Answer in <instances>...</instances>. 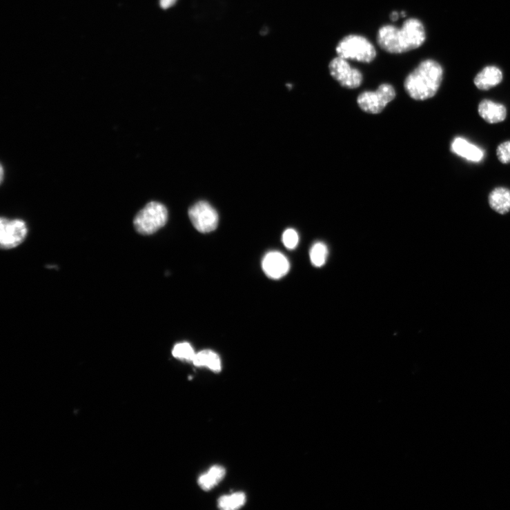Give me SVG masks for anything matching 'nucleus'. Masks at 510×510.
I'll list each match as a JSON object with an SVG mask.
<instances>
[{
  "label": "nucleus",
  "instance_id": "obj_3",
  "mask_svg": "<svg viewBox=\"0 0 510 510\" xmlns=\"http://www.w3.org/2000/svg\"><path fill=\"white\" fill-rule=\"evenodd\" d=\"M338 57L369 63L377 57V50L371 41L363 36L351 35L344 37L337 44Z\"/></svg>",
  "mask_w": 510,
  "mask_h": 510
},
{
  "label": "nucleus",
  "instance_id": "obj_23",
  "mask_svg": "<svg viewBox=\"0 0 510 510\" xmlns=\"http://www.w3.org/2000/svg\"><path fill=\"white\" fill-rule=\"evenodd\" d=\"M3 171H4V170H3V166H2V167H1V181H2V182H3Z\"/></svg>",
  "mask_w": 510,
  "mask_h": 510
},
{
  "label": "nucleus",
  "instance_id": "obj_11",
  "mask_svg": "<svg viewBox=\"0 0 510 510\" xmlns=\"http://www.w3.org/2000/svg\"><path fill=\"white\" fill-rule=\"evenodd\" d=\"M502 79V70L497 66H489L476 75L473 82L478 90L487 91L500 85Z\"/></svg>",
  "mask_w": 510,
  "mask_h": 510
},
{
  "label": "nucleus",
  "instance_id": "obj_16",
  "mask_svg": "<svg viewBox=\"0 0 510 510\" xmlns=\"http://www.w3.org/2000/svg\"><path fill=\"white\" fill-rule=\"evenodd\" d=\"M246 496L244 493H235L230 496L220 498L218 504L220 509L224 510H235L244 506Z\"/></svg>",
  "mask_w": 510,
  "mask_h": 510
},
{
  "label": "nucleus",
  "instance_id": "obj_22",
  "mask_svg": "<svg viewBox=\"0 0 510 510\" xmlns=\"http://www.w3.org/2000/svg\"><path fill=\"white\" fill-rule=\"evenodd\" d=\"M399 17H400V16H399V14H398V12H393L391 13V20H392L393 21H397V20L398 19V18H399Z\"/></svg>",
  "mask_w": 510,
  "mask_h": 510
},
{
  "label": "nucleus",
  "instance_id": "obj_5",
  "mask_svg": "<svg viewBox=\"0 0 510 510\" xmlns=\"http://www.w3.org/2000/svg\"><path fill=\"white\" fill-rule=\"evenodd\" d=\"M396 96L394 88L390 84H382L374 91L362 92L357 99V103L364 112L377 115L380 114Z\"/></svg>",
  "mask_w": 510,
  "mask_h": 510
},
{
  "label": "nucleus",
  "instance_id": "obj_20",
  "mask_svg": "<svg viewBox=\"0 0 510 510\" xmlns=\"http://www.w3.org/2000/svg\"><path fill=\"white\" fill-rule=\"evenodd\" d=\"M496 153L501 164H510V141L501 144L498 147Z\"/></svg>",
  "mask_w": 510,
  "mask_h": 510
},
{
  "label": "nucleus",
  "instance_id": "obj_2",
  "mask_svg": "<svg viewBox=\"0 0 510 510\" xmlns=\"http://www.w3.org/2000/svg\"><path fill=\"white\" fill-rule=\"evenodd\" d=\"M444 69L436 61H422L406 77L404 88L415 100L424 101L435 97L443 79Z\"/></svg>",
  "mask_w": 510,
  "mask_h": 510
},
{
  "label": "nucleus",
  "instance_id": "obj_6",
  "mask_svg": "<svg viewBox=\"0 0 510 510\" xmlns=\"http://www.w3.org/2000/svg\"><path fill=\"white\" fill-rule=\"evenodd\" d=\"M331 76L340 86L346 89H356L363 82L362 73L340 57L333 59L329 64Z\"/></svg>",
  "mask_w": 510,
  "mask_h": 510
},
{
  "label": "nucleus",
  "instance_id": "obj_9",
  "mask_svg": "<svg viewBox=\"0 0 510 510\" xmlns=\"http://www.w3.org/2000/svg\"><path fill=\"white\" fill-rule=\"evenodd\" d=\"M262 264L265 275L273 279L284 277L290 269L288 259L282 253L276 251L267 253Z\"/></svg>",
  "mask_w": 510,
  "mask_h": 510
},
{
  "label": "nucleus",
  "instance_id": "obj_21",
  "mask_svg": "<svg viewBox=\"0 0 510 510\" xmlns=\"http://www.w3.org/2000/svg\"><path fill=\"white\" fill-rule=\"evenodd\" d=\"M177 0H159V6L164 10H168L175 6Z\"/></svg>",
  "mask_w": 510,
  "mask_h": 510
},
{
  "label": "nucleus",
  "instance_id": "obj_17",
  "mask_svg": "<svg viewBox=\"0 0 510 510\" xmlns=\"http://www.w3.org/2000/svg\"><path fill=\"white\" fill-rule=\"evenodd\" d=\"M328 255V248L323 243L315 244L310 251L311 263L317 267H320L326 264Z\"/></svg>",
  "mask_w": 510,
  "mask_h": 510
},
{
  "label": "nucleus",
  "instance_id": "obj_4",
  "mask_svg": "<svg viewBox=\"0 0 510 510\" xmlns=\"http://www.w3.org/2000/svg\"><path fill=\"white\" fill-rule=\"evenodd\" d=\"M168 219L167 208L163 204L151 202L137 213L133 225L138 233L148 235L162 228Z\"/></svg>",
  "mask_w": 510,
  "mask_h": 510
},
{
  "label": "nucleus",
  "instance_id": "obj_12",
  "mask_svg": "<svg viewBox=\"0 0 510 510\" xmlns=\"http://www.w3.org/2000/svg\"><path fill=\"white\" fill-rule=\"evenodd\" d=\"M451 150L453 153L473 163H480L484 157V152L482 149L461 137L453 139Z\"/></svg>",
  "mask_w": 510,
  "mask_h": 510
},
{
  "label": "nucleus",
  "instance_id": "obj_8",
  "mask_svg": "<svg viewBox=\"0 0 510 510\" xmlns=\"http://www.w3.org/2000/svg\"><path fill=\"white\" fill-rule=\"evenodd\" d=\"M28 227L22 220H0V244L3 249H12L19 246L28 235Z\"/></svg>",
  "mask_w": 510,
  "mask_h": 510
},
{
  "label": "nucleus",
  "instance_id": "obj_1",
  "mask_svg": "<svg viewBox=\"0 0 510 510\" xmlns=\"http://www.w3.org/2000/svg\"><path fill=\"white\" fill-rule=\"evenodd\" d=\"M426 40L424 26L418 19L406 20L400 28L384 25L379 30L377 43L391 55H401L420 47Z\"/></svg>",
  "mask_w": 510,
  "mask_h": 510
},
{
  "label": "nucleus",
  "instance_id": "obj_19",
  "mask_svg": "<svg viewBox=\"0 0 510 510\" xmlns=\"http://www.w3.org/2000/svg\"><path fill=\"white\" fill-rule=\"evenodd\" d=\"M299 241V235L294 229L288 228L283 233L282 242L287 249L292 250L296 248Z\"/></svg>",
  "mask_w": 510,
  "mask_h": 510
},
{
  "label": "nucleus",
  "instance_id": "obj_15",
  "mask_svg": "<svg viewBox=\"0 0 510 510\" xmlns=\"http://www.w3.org/2000/svg\"><path fill=\"white\" fill-rule=\"evenodd\" d=\"M193 364L199 367H208L215 373H219L222 371L220 357L211 351H203L196 354Z\"/></svg>",
  "mask_w": 510,
  "mask_h": 510
},
{
  "label": "nucleus",
  "instance_id": "obj_10",
  "mask_svg": "<svg viewBox=\"0 0 510 510\" xmlns=\"http://www.w3.org/2000/svg\"><path fill=\"white\" fill-rule=\"evenodd\" d=\"M478 110L480 117L490 124L502 122L507 117L505 106L490 99L482 100Z\"/></svg>",
  "mask_w": 510,
  "mask_h": 510
},
{
  "label": "nucleus",
  "instance_id": "obj_7",
  "mask_svg": "<svg viewBox=\"0 0 510 510\" xmlns=\"http://www.w3.org/2000/svg\"><path fill=\"white\" fill-rule=\"evenodd\" d=\"M189 217L195 228L202 233L216 230L219 224L217 210L204 201L196 203L189 209Z\"/></svg>",
  "mask_w": 510,
  "mask_h": 510
},
{
  "label": "nucleus",
  "instance_id": "obj_13",
  "mask_svg": "<svg viewBox=\"0 0 510 510\" xmlns=\"http://www.w3.org/2000/svg\"><path fill=\"white\" fill-rule=\"evenodd\" d=\"M489 202L496 212L504 215L510 211V190L497 187L489 195Z\"/></svg>",
  "mask_w": 510,
  "mask_h": 510
},
{
  "label": "nucleus",
  "instance_id": "obj_14",
  "mask_svg": "<svg viewBox=\"0 0 510 510\" xmlns=\"http://www.w3.org/2000/svg\"><path fill=\"white\" fill-rule=\"evenodd\" d=\"M226 469L221 466L212 467L207 473L202 475L198 480L199 487L205 491H208L217 487L224 478Z\"/></svg>",
  "mask_w": 510,
  "mask_h": 510
},
{
  "label": "nucleus",
  "instance_id": "obj_18",
  "mask_svg": "<svg viewBox=\"0 0 510 510\" xmlns=\"http://www.w3.org/2000/svg\"><path fill=\"white\" fill-rule=\"evenodd\" d=\"M173 355L179 360L193 362L196 353L190 344L182 342L174 346Z\"/></svg>",
  "mask_w": 510,
  "mask_h": 510
}]
</instances>
